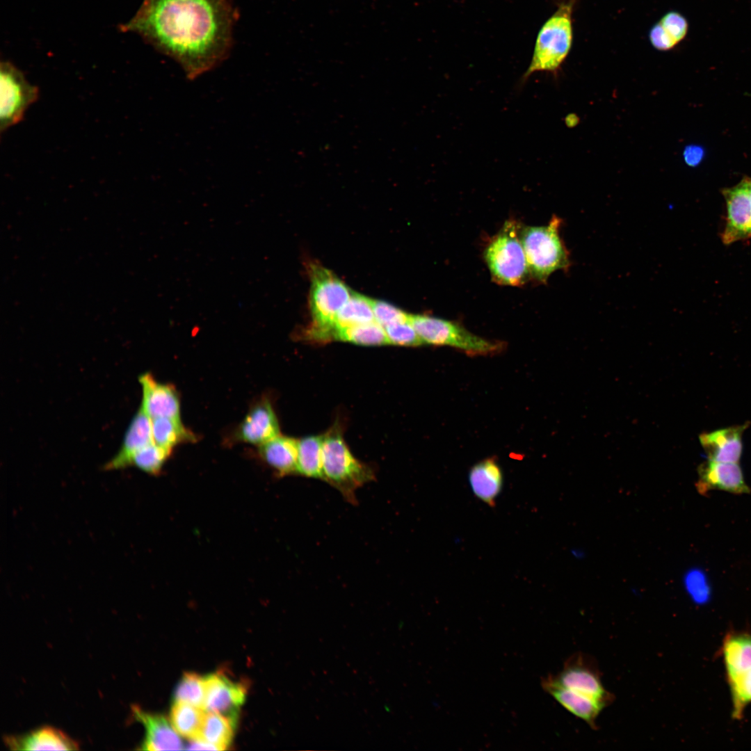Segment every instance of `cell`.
Masks as SVG:
<instances>
[{"instance_id":"1","label":"cell","mask_w":751,"mask_h":751,"mask_svg":"<svg viewBox=\"0 0 751 751\" xmlns=\"http://www.w3.org/2000/svg\"><path fill=\"white\" fill-rule=\"evenodd\" d=\"M236 17L232 0H144L126 28L148 40L194 79L227 58Z\"/></svg>"},{"instance_id":"2","label":"cell","mask_w":751,"mask_h":751,"mask_svg":"<svg viewBox=\"0 0 751 751\" xmlns=\"http://www.w3.org/2000/svg\"><path fill=\"white\" fill-rule=\"evenodd\" d=\"M307 272L312 322L306 329V337L317 342L335 339L337 314L352 291L334 273L316 261L309 262Z\"/></svg>"},{"instance_id":"3","label":"cell","mask_w":751,"mask_h":751,"mask_svg":"<svg viewBox=\"0 0 751 751\" xmlns=\"http://www.w3.org/2000/svg\"><path fill=\"white\" fill-rule=\"evenodd\" d=\"M562 219L556 216L542 226L522 227L520 238L530 278L545 284L556 270H569L572 261L560 234Z\"/></svg>"},{"instance_id":"4","label":"cell","mask_w":751,"mask_h":751,"mask_svg":"<svg viewBox=\"0 0 751 751\" xmlns=\"http://www.w3.org/2000/svg\"><path fill=\"white\" fill-rule=\"evenodd\" d=\"M322 461L323 481L354 505L356 491L375 478L372 469L353 455L337 429L323 435Z\"/></svg>"},{"instance_id":"5","label":"cell","mask_w":751,"mask_h":751,"mask_svg":"<svg viewBox=\"0 0 751 751\" xmlns=\"http://www.w3.org/2000/svg\"><path fill=\"white\" fill-rule=\"evenodd\" d=\"M576 0L562 2L542 26L531 64L524 79L538 71L556 72L568 56L573 43L572 15Z\"/></svg>"},{"instance_id":"6","label":"cell","mask_w":751,"mask_h":751,"mask_svg":"<svg viewBox=\"0 0 751 751\" xmlns=\"http://www.w3.org/2000/svg\"><path fill=\"white\" fill-rule=\"evenodd\" d=\"M521 227L514 219L507 220L485 249L484 258L490 274L500 284L521 286L530 278Z\"/></svg>"},{"instance_id":"7","label":"cell","mask_w":751,"mask_h":751,"mask_svg":"<svg viewBox=\"0 0 751 751\" xmlns=\"http://www.w3.org/2000/svg\"><path fill=\"white\" fill-rule=\"evenodd\" d=\"M410 321L424 344L450 346L473 356L496 355L506 347L501 341L481 337L451 321L410 314Z\"/></svg>"},{"instance_id":"8","label":"cell","mask_w":751,"mask_h":751,"mask_svg":"<svg viewBox=\"0 0 751 751\" xmlns=\"http://www.w3.org/2000/svg\"><path fill=\"white\" fill-rule=\"evenodd\" d=\"M0 130L2 134L19 122L24 113L38 98V88L9 63H1L0 71Z\"/></svg>"},{"instance_id":"9","label":"cell","mask_w":751,"mask_h":751,"mask_svg":"<svg viewBox=\"0 0 751 751\" xmlns=\"http://www.w3.org/2000/svg\"><path fill=\"white\" fill-rule=\"evenodd\" d=\"M551 677L559 685L592 698L605 706L613 700L612 694L602 684L596 663L584 654L576 653L570 656L562 671Z\"/></svg>"},{"instance_id":"10","label":"cell","mask_w":751,"mask_h":751,"mask_svg":"<svg viewBox=\"0 0 751 751\" xmlns=\"http://www.w3.org/2000/svg\"><path fill=\"white\" fill-rule=\"evenodd\" d=\"M205 679L204 710L223 715L236 725L239 708L246 696L245 684L229 679L223 672L209 675Z\"/></svg>"},{"instance_id":"11","label":"cell","mask_w":751,"mask_h":751,"mask_svg":"<svg viewBox=\"0 0 751 751\" xmlns=\"http://www.w3.org/2000/svg\"><path fill=\"white\" fill-rule=\"evenodd\" d=\"M726 203V222L721 239L725 245L751 239V202L743 178L722 191Z\"/></svg>"},{"instance_id":"12","label":"cell","mask_w":751,"mask_h":751,"mask_svg":"<svg viewBox=\"0 0 751 751\" xmlns=\"http://www.w3.org/2000/svg\"><path fill=\"white\" fill-rule=\"evenodd\" d=\"M279 435L276 414L266 398H261L251 406L235 431L236 439L259 446Z\"/></svg>"},{"instance_id":"13","label":"cell","mask_w":751,"mask_h":751,"mask_svg":"<svg viewBox=\"0 0 751 751\" xmlns=\"http://www.w3.org/2000/svg\"><path fill=\"white\" fill-rule=\"evenodd\" d=\"M142 388L140 407L151 418L180 419V401L176 389L158 382L150 373L139 376Z\"/></svg>"},{"instance_id":"14","label":"cell","mask_w":751,"mask_h":751,"mask_svg":"<svg viewBox=\"0 0 751 751\" xmlns=\"http://www.w3.org/2000/svg\"><path fill=\"white\" fill-rule=\"evenodd\" d=\"M134 719L141 723L145 729V738L139 750H179L184 748L181 739L163 715L144 711L137 706L131 707Z\"/></svg>"},{"instance_id":"15","label":"cell","mask_w":751,"mask_h":751,"mask_svg":"<svg viewBox=\"0 0 751 751\" xmlns=\"http://www.w3.org/2000/svg\"><path fill=\"white\" fill-rule=\"evenodd\" d=\"M698 474L696 487L702 494L711 490H720L734 494L750 492L738 463L709 460L699 467Z\"/></svg>"},{"instance_id":"16","label":"cell","mask_w":751,"mask_h":751,"mask_svg":"<svg viewBox=\"0 0 751 751\" xmlns=\"http://www.w3.org/2000/svg\"><path fill=\"white\" fill-rule=\"evenodd\" d=\"M748 423L703 433L699 436L709 460L738 463L742 453V435Z\"/></svg>"},{"instance_id":"17","label":"cell","mask_w":751,"mask_h":751,"mask_svg":"<svg viewBox=\"0 0 751 751\" xmlns=\"http://www.w3.org/2000/svg\"><path fill=\"white\" fill-rule=\"evenodd\" d=\"M468 478L474 496L494 507L503 485V471L496 458L489 457L474 465Z\"/></svg>"},{"instance_id":"18","label":"cell","mask_w":751,"mask_h":751,"mask_svg":"<svg viewBox=\"0 0 751 751\" xmlns=\"http://www.w3.org/2000/svg\"><path fill=\"white\" fill-rule=\"evenodd\" d=\"M152 442V419L140 407L126 431L119 451L105 465L104 469L127 467L129 459L134 453Z\"/></svg>"},{"instance_id":"19","label":"cell","mask_w":751,"mask_h":751,"mask_svg":"<svg viewBox=\"0 0 751 751\" xmlns=\"http://www.w3.org/2000/svg\"><path fill=\"white\" fill-rule=\"evenodd\" d=\"M542 686L569 712L585 721L592 729H597L596 720L601 710L606 707L604 705L592 698L559 685L551 676L543 681Z\"/></svg>"},{"instance_id":"20","label":"cell","mask_w":751,"mask_h":751,"mask_svg":"<svg viewBox=\"0 0 751 751\" xmlns=\"http://www.w3.org/2000/svg\"><path fill=\"white\" fill-rule=\"evenodd\" d=\"M6 745L13 750H75L78 743L62 731L43 727L20 736H9Z\"/></svg>"},{"instance_id":"21","label":"cell","mask_w":751,"mask_h":751,"mask_svg":"<svg viewBox=\"0 0 751 751\" xmlns=\"http://www.w3.org/2000/svg\"><path fill=\"white\" fill-rule=\"evenodd\" d=\"M259 446L260 456L278 476L297 473L298 441L279 435Z\"/></svg>"},{"instance_id":"22","label":"cell","mask_w":751,"mask_h":751,"mask_svg":"<svg viewBox=\"0 0 751 751\" xmlns=\"http://www.w3.org/2000/svg\"><path fill=\"white\" fill-rule=\"evenodd\" d=\"M688 30L686 18L679 12L671 10L665 13L651 27L648 39L655 49L669 51L685 38Z\"/></svg>"},{"instance_id":"23","label":"cell","mask_w":751,"mask_h":751,"mask_svg":"<svg viewBox=\"0 0 751 751\" xmlns=\"http://www.w3.org/2000/svg\"><path fill=\"white\" fill-rule=\"evenodd\" d=\"M727 675L751 669V634L729 633L722 649Z\"/></svg>"},{"instance_id":"24","label":"cell","mask_w":751,"mask_h":751,"mask_svg":"<svg viewBox=\"0 0 751 751\" xmlns=\"http://www.w3.org/2000/svg\"><path fill=\"white\" fill-rule=\"evenodd\" d=\"M152 427L154 443L171 451L180 444L193 442L196 439L194 433L183 425L180 419H152Z\"/></svg>"},{"instance_id":"25","label":"cell","mask_w":751,"mask_h":751,"mask_svg":"<svg viewBox=\"0 0 751 751\" xmlns=\"http://www.w3.org/2000/svg\"><path fill=\"white\" fill-rule=\"evenodd\" d=\"M205 713L203 709L175 701L170 711V722L179 735L191 740L198 739Z\"/></svg>"},{"instance_id":"26","label":"cell","mask_w":751,"mask_h":751,"mask_svg":"<svg viewBox=\"0 0 751 751\" xmlns=\"http://www.w3.org/2000/svg\"><path fill=\"white\" fill-rule=\"evenodd\" d=\"M323 436H309L298 441L297 473L323 480L322 450Z\"/></svg>"},{"instance_id":"27","label":"cell","mask_w":751,"mask_h":751,"mask_svg":"<svg viewBox=\"0 0 751 751\" xmlns=\"http://www.w3.org/2000/svg\"><path fill=\"white\" fill-rule=\"evenodd\" d=\"M373 300L365 296L352 292L350 297L337 314V328L350 327L375 321Z\"/></svg>"},{"instance_id":"28","label":"cell","mask_w":751,"mask_h":751,"mask_svg":"<svg viewBox=\"0 0 751 751\" xmlns=\"http://www.w3.org/2000/svg\"><path fill=\"white\" fill-rule=\"evenodd\" d=\"M234 726L225 716L206 711L198 739L216 746L219 750H227L233 739Z\"/></svg>"},{"instance_id":"29","label":"cell","mask_w":751,"mask_h":751,"mask_svg":"<svg viewBox=\"0 0 751 751\" xmlns=\"http://www.w3.org/2000/svg\"><path fill=\"white\" fill-rule=\"evenodd\" d=\"M335 339L365 346L389 344L385 328L376 321L337 328Z\"/></svg>"},{"instance_id":"30","label":"cell","mask_w":751,"mask_h":751,"mask_svg":"<svg viewBox=\"0 0 751 751\" xmlns=\"http://www.w3.org/2000/svg\"><path fill=\"white\" fill-rule=\"evenodd\" d=\"M171 452L152 442L134 453L129 459L127 467L134 466L145 473L156 475L161 471Z\"/></svg>"},{"instance_id":"31","label":"cell","mask_w":751,"mask_h":751,"mask_svg":"<svg viewBox=\"0 0 751 751\" xmlns=\"http://www.w3.org/2000/svg\"><path fill=\"white\" fill-rule=\"evenodd\" d=\"M175 701L190 704L204 709L206 697V679L198 674H184L175 693Z\"/></svg>"},{"instance_id":"32","label":"cell","mask_w":751,"mask_h":751,"mask_svg":"<svg viewBox=\"0 0 751 751\" xmlns=\"http://www.w3.org/2000/svg\"><path fill=\"white\" fill-rule=\"evenodd\" d=\"M733 703V718L740 719L751 702V669L727 675Z\"/></svg>"},{"instance_id":"33","label":"cell","mask_w":751,"mask_h":751,"mask_svg":"<svg viewBox=\"0 0 751 751\" xmlns=\"http://www.w3.org/2000/svg\"><path fill=\"white\" fill-rule=\"evenodd\" d=\"M389 344L418 346L424 344L409 319L397 322L384 328Z\"/></svg>"},{"instance_id":"34","label":"cell","mask_w":751,"mask_h":751,"mask_svg":"<svg viewBox=\"0 0 751 751\" xmlns=\"http://www.w3.org/2000/svg\"><path fill=\"white\" fill-rule=\"evenodd\" d=\"M375 321L383 328L409 319L410 314L382 300L372 301Z\"/></svg>"},{"instance_id":"35","label":"cell","mask_w":751,"mask_h":751,"mask_svg":"<svg viewBox=\"0 0 751 751\" xmlns=\"http://www.w3.org/2000/svg\"><path fill=\"white\" fill-rule=\"evenodd\" d=\"M686 585L693 599L700 603L707 600L709 588L704 576L700 572H691L686 578Z\"/></svg>"},{"instance_id":"36","label":"cell","mask_w":751,"mask_h":751,"mask_svg":"<svg viewBox=\"0 0 751 751\" xmlns=\"http://www.w3.org/2000/svg\"><path fill=\"white\" fill-rule=\"evenodd\" d=\"M703 156L704 150L697 145H689L684 152V161L690 166L698 165Z\"/></svg>"},{"instance_id":"37","label":"cell","mask_w":751,"mask_h":751,"mask_svg":"<svg viewBox=\"0 0 751 751\" xmlns=\"http://www.w3.org/2000/svg\"><path fill=\"white\" fill-rule=\"evenodd\" d=\"M187 749L219 750L216 746L206 741H204L201 739L191 740V742L188 744Z\"/></svg>"},{"instance_id":"38","label":"cell","mask_w":751,"mask_h":751,"mask_svg":"<svg viewBox=\"0 0 751 751\" xmlns=\"http://www.w3.org/2000/svg\"><path fill=\"white\" fill-rule=\"evenodd\" d=\"M746 181L747 188L751 202V177H745Z\"/></svg>"}]
</instances>
